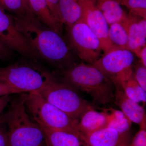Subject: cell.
Segmentation results:
<instances>
[{"label":"cell","mask_w":146,"mask_h":146,"mask_svg":"<svg viewBox=\"0 0 146 146\" xmlns=\"http://www.w3.org/2000/svg\"><path fill=\"white\" fill-rule=\"evenodd\" d=\"M16 28L26 39L39 60L63 70L77 64L76 53L60 35L41 23L34 15L11 14Z\"/></svg>","instance_id":"obj_1"},{"label":"cell","mask_w":146,"mask_h":146,"mask_svg":"<svg viewBox=\"0 0 146 146\" xmlns=\"http://www.w3.org/2000/svg\"><path fill=\"white\" fill-rule=\"evenodd\" d=\"M52 72L60 81L89 94L95 102L106 105L114 102V83L93 65L82 62Z\"/></svg>","instance_id":"obj_2"},{"label":"cell","mask_w":146,"mask_h":146,"mask_svg":"<svg viewBox=\"0 0 146 146\" xmlns=\"http://www.w3.org/2000/svg\"><path fill=\"white\" fill-rule=\"evenodd\" d=\"M0 113V123L7 127L6 146H47L43 131L30 117L21 96L12 99Z\"/></svg>","instance_id":"obj_3"},{"label":"cell","mask_w":146,"mask_h":146,"mask_svg":"<svg viewBox=\"0 0 146 146\" xmlns=\"http://www.w3.org/2000/svg\"><path fill=\"white\" fill-rule=\"evenodd\" d=\"M4 67H0V81L22 93L39 90L53 77L52 72L36 61L24 57Z\"/></svg>","instance_id":"obj_4"},{"label":"cell","mask_w":146,"mask_h":146,"mask_svg":"<svg viewBox=\"0 0 146 146\" xmlns=\"http://www.w3.org/2000/svg\"><path fill=\"white\" fill-rule=\"evenodd\" d=\"M21 94L27 110L38 125L74 133L83 141L79 131L78 121L47 102L36 91Z\"/></svg>","instance_id":"obj_5"},{"label":"cell","mask_w":146,"mask_h":146,"mask_svg":"<svg viewBox=\"0 0 146 146\" xmlns=\"http://www.w3.org/2000/svg\"><path fill=\"white\" fill-rule=\"evenodd\" d=\"M77 91L54 75L42 88L35 91L47 102L79 121L83 113L93 107L80 96Z\"/></svg>","instance_id":"obj_6"},{"label":"cell","mask_w":146,"mask_h":146,"mask_svg":"<svg viewBox=\"0 0 146 146\" xmlns=\"http://www.w3.org/2000/svg\"><path fill=\"white\" fill-rule=\"evenodd\" d=\"M70 47L84 63L92 65L102 56L99 39L81 19L67 29Z\"/></svg>","instance_id":"obj_7"},{"label":"cell","mask_w":146,"mask_h":146,"mask_svg":"<svg viewBox=\"0 0 146 146\" xmlns=\"http://www.w3.org/2000/svg\"><path fill=\"white\" fill-rule=\"evenodd\" d=\"M0 39L6 45L23 57L39 61L26 39L16 28L11 14L0 7Z\"/></svg>","instance_id":"obj_8"},{"label":"cell","mask_w":146,"mask_h":146,"mask_svg":"<svg viewBox=\"0 0 146 146\" xmlns=\"http://www.w3.org/2000/svg\"><path fill=\"white\" fill-rule=\"evenodd\" d=\"M82 9L81 19L99 39L104 54L115 46L108 36L109 25L94 0H78Z\"/></svg>","instance_id":"obj_9"},{"label":"cell","mask_w":146,"mask_h":146,"mask_svg":"<svg viewBox=\"0 0 146 146\" xmlns=\"http://www.w3.org/2000/svg\"><path fill=\"white\" fill-rule=\"evenodd\" d=\"M134 59L130 51L115 46L92 65L112 80L118 74L131 67Z\"/></svg>","instance_id":"obj_10"},{"label":"cell","mask_w":146,"mask_h":146,"mask_svg":"<svg viewBox=\"0 0 146 146\" xmlns=\"http://www.w3.org/2000/svg\"><path fill=\"white\" fill-rule=\"evenodd\" d=\"M115 86L114 102L121 108L122 112L133 123L140 126L141 129H146L145 111L138 103L127 96L119 84Z\"/></svg>","instance_id":"obj_11"},{"label":"cell","mask_w":146,"mask_h":146,"mask_svg":"<svg viewBox=\"0 0 146 146\" xmlns=\"http://www.w3.org/2000/svg\"><path fill=\"white\" fill-rule=\"evenodd\" d=\"M129 133L121 134L114 129L106 127L85 137L84 146H117L131 143Z\"/></svg>","instance_id":"obj_12"},{"label":"cell","mask_w":146,"mask_h":146,"mask_svg":"<svg viewBox=\"0 0 146 146\" xmlns=\"http://www.w3.org/2000/svg\"><path fill=\"white\" fill-rule=\"evenodd\" d=\"M139 16L129 13L121 23L127 31L129 37V50L138 57L142 48L146 46V31L138 23Z\"/></svg>","instance_id":"obj_13"},{"label":"cell","mask_w":146,"mask_h":146,"mask_svg":"<svg viewBox=\"0 0 146 146\" xmlns=\"http://www.w3.org/2000/svg\"><path fill=\"white\" fill-rule=\"evenodd\" d=\"M114 82L119 84L128 97L137 103L145 104L146 91L139 84L133 74L132 66L118 74L112 80Z\"/></svg>","instance_id":"obj_14"},{"label":"cell","mask_w":146,"mask_h":146,"mask_svg":"<svg viewBox=\"0 0 146 146\" xmlns=\"http://www.w3.org/2000/svg\"><path fill=\"white\" fill-rule=\"evenodd\" d=\"M108 125L106 112H99L93 108L88 109L82 115L78 124V129L83 138L91 133L107 127Z\"/></svg>","instance_id":"obj_15"},{"label":"cell","mask_w":146,"mask_h":146,"mask_svg":"<svg viewBox=\"0 0 146 146\" xmlns=\"http://www.w3.org/2000/svg\"><path fill=\"white\" fill-rule=\"evenodd\" d=\"M39 126L44 134L47 146H81L84 145V142L82 138L74 133Z\"/></svg>","instance_id":"obj_16"},{"label":"cell","mask_w":146,"mask_h":146,"mask_svg":"<svg viewBox=\"0 0 146 146\" xmlns=\"http://www.w3.org/2000/svg\"><path fill=\"white\" fill-rule=\"evenodd\" d=\"M30 7L35 17L41 23L61 35L63 27L55 20L46 0H29Z\"/></svg>","instance_id":"obj_17"},{"label":"cell","mask_w":146,"mask_h":146,"mask_svg":"<svg viewBox=\"0 0 146 146\" xmlns=\"http://www.w3.org/2000/svg\"><path fill=\"white\" fill-rule=\"evenodd\" d=\"M97 7L103 14L108 25L121 23L127 16L119 0H94Z\"/></svg>","instance_id":"obj_18"},{"label":"cell","mask_w":146,"mask_h":146,"mask_svg":"<svg viewBox=\"0 0 146 146\" xmlns=\"http://www.w3.org/2000/svg\"><path fill=\"white\" fill-rule=\"evenodd\" d=\"M58 5L67 29L81 19L82 9L78 0H58Z\"/></svg>","instance_id":"obj_19"},{"label":"cell","mask_w":146,"mask_h":146,"mask_svg":"<svg viewBox=\"0 0 146 146\" xmlns=\"http://www.w3.org/2000/svg\"><path fill=\"white\" fill-rule=\"evenodd\" d=\"M110 113L104 110L108 120L107 127L112 128L121 134H128L131 125V121L121 111L111 108Z\"/></svg>","instance_id":"obj_20"},{"label":"cell","mask_w":146,"mask_h":146,"mask_svg":"<svg viewBox=\"0 0 146 146\" xmlns=\"http://www.w3.org/2000/svg\"><path fill=\"white\" fill-rule=\"evenodd\" d=\"M108 36L113 46L129 50L128 35L122 24L116 23L110 25L108 30Z\"/></svg>","instance_id":"obj_21"},{"label":"cell","mask_w":146,"mask_h":146,"mask_svg":"<svg viewBox=\"0 0 146 146\" xmlns=\"http://www.w3.org/2000/svg\"><path fill=\"white\" fill-rule=\"evenodd\" d=\"M0 7L13 15H34L23 0H0Z\"/></svg>","instance_id":"obj_22"},{"label":"cell","mask_w":146,"mask_h":146,"mask_svg":"<svg viewBox=\"0 0 146 146\" xmlns=\"http://www.w3.org/2000/svg\"><path fill=\"white\" fill-rule=\"evenodd\" d=\"M129 13L146 19V0H119Z\"/></svg>","instance_id":"obj_23"},{"label":"cell","mask_w":146,"mask_h":146,"mask_svg":"<svg viewBox=\"0 0 146 146\" xmlns=\"http://www.w3.org/2000/svg\"><path fill=\"white\" fill-rule=\"evenodd\" d=\"M133 74L138 84L146 91V67L141 61L133 68Z\"/></svg>","instance_id":"obj_24"},{"label":"cell","mask_w":146,"mask_h":146,"mask_svg":"<svg viewBox=\"0 0 146 146\" xmlns=\"http://www.w3.org/2000/svg\"><path fill=\"white\" fill-rule=\"evenodd\" d=\"M49 8L55 20L61 26L63 24L58 5V0H46Z\"/></svg>","instance_id":"obj_25"},{"label":"cell","mask_w":146,"mask_h":146,"mask_svg":"<svg viewBox=\"0 0 146 146\" xmlns=\"http://www.w3.org/2000/svg\"><path fill=\"white\" fill-rule=\"evenodd\" d=\"M130 146H146V129H140L131 142Z\"/></svg>","instance_id":"obj_26"},{"label":"cell","mask_w":146,"mask_h":146,"mask_svg":"<svg viewBox=\"0 0 146 146\" xmlns=\"http://www.w3.org/2000/svg\"><path fill=\"white\" fill-rule=\"evenodd\" d=\"M14 55V51L6 45L0 39V60H9Z\"/></svg>","instance_id":"obj_27"},{"label":"cell","mask_w":146,"mask_h":146,"mask_svg":"<svg viewBox=\"0 0 146 146\" xmlns=\"http://www.w3.org/2000/svg\"><path fill=\"white\" fill-rule=\"evenodd\" d=\"M21 93H23L18 89H14L2 82H0V97L6 95Z\"/></svg>","instance_id":"obj_28"},{"label":"cell","mask_w":146,"mask_h":146,"mask_svg":"<svg viewBox=\"0 0 146 146\" xmlns=\"http://www.w3.org/2000/svg\"><path fill=\"white\" fill-rule=\"evenodd\" d=\"M7 127L5 123H0V146H6Z\"/></svg>","instance_id":"obj_29"},{"label":"cell","mask_w":146,"mask_h":146,"mask_svg":"<svg viewBox=\"0 0 146 146\" xmlns=\"http://www.w3.org/2000/svg\"><path fill=\"white\" fill-rule=\"evenodd\" d=\"M12 100L10 95L0 97V113H1Z\"/></svg>","instance_id":"obj_30"},{"label":"cell","mask_w":146,"mask_h":146,"mask_svg":"<svg viewBox=\"0 0 146 146\" xmlns=\"http://www.w3.org/2000/svg\"><path fill=\"white\" fill-rule=\"evenodd\" d=\"M138 57L141 59V62L143 65L146 67V46L142 48Z\"/></svg>","instance_id":"obj_31"},{"label":"cell","mask_w":146,"mask_h":146,"mask_svg":"<svg viewBox=\"0 0 146 146\" xmlns=\"http://www.w3.org/2000/svg\"><path fill=\"white\" fill-rule=\"evenodd\" d=\"M23 1L24 3H25V5H26L27 8L29 9V10H31V9L30 7V5H29V0H23Z\"/></svg>","instance_id":"obj_32"},{"label":"cell","mask_w":146,"mask_h":146,"mask_svg":"<svg viewBox=\"0 0 146 146\" xmlns=\"http://www.w3.org/2000/svg\"><path fill=\"white\" fill-rule=\"evenodd\" d=\"M130 144H125V145H118L117 146H130Z\"/></svg>","instance_id":"obj_33"},{"label":"cell","mask_w":146,"mask_h":146,"mask_svg":"<svg viewBox=\"0 0 146 146\" xmlns=\"http://www.w3.org/2000/svg\"><path fill=\"white\" fill-rule=\"evenodd\" d=\"M0 82H1V81H0Z\"/></svg>","instance_id":"obj_34"}]
</instances>
